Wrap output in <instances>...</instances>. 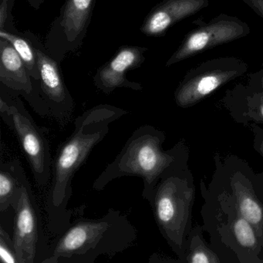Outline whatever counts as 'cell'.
I'll return each mask as SVG.
<instances>
[{"mask_svg":"<svg viewBox=\"0 0 263 263\" xmlns=\"http://www.w3.org/2000/svg\"><path fill=\"white\" fill-rule=\"evenodd\" d=\"M209 4V0H164L147 15L141 32L148 36H164L174 24L196 14Z\"/></svg>","mask_w":263,"mask_h":263,"instance_id":"7c38bea8","label":"cell"},{"mask_svg":"<svg viewBox=\"0 0 263 263\" xmlns=\"http://www.w3.org/2000/svg\"><path fill=\"white\" fill-rule=\"evenodd\" d=\"M96 0H66L46 36L44 46L61 64L82 46Z\"/></svg>","mask_w":263,"mask_h":263,"instance_id":"9c48e42d","label":"cell"},{"mask_svg":"<svg viewBox=\"0 0 263 263\" xmlns=\"http://www.w3.org/2000/svg\"><path fill=\"white\" fill-rule=\"evenodd\" d=\"M243 116L246 118L244 119L245 122L250 120L256 124H263V95L250 100L247 109L244 110Z\"/></svg>","mask_w":263,"mask_h":263,"instance_id":"ffe728a7","label":"cell"},{"mask_svg":"<svg viewBox=\"0 0 263 263\" xmlns=\"http://www.w3.org/2000/svg\"><path fill=\"white\" fill-rule=\"evenodd\" d=\"M250 127L254 134V147L263 157V128L253 124H251Z\"/></svg>","mask_w":263,"mask_h":263,"instance_id":"7402d4cb","label":"cell"},{"mask_svg":"<svg viewBox=\"0 0 263 263\" xmlns=\"http://www.w3.org/2000/svg\"><path fill=\"white\" fill-rule=\"evenodd\" d=\"M28 180L18 158L0 164V212L16 205Z\"/></svg>","mask_w":263,"mask_h":263,"instance_id":"2e32d148","label":"cell"},{"mask_svg":"<svg viewBox=\"0 0 263 263\" xmlns=\"http://www.w3.org/2000/svg\"><path fill=\"white\" fill-rule=\"evenodd\" d=\"M0 258L4 262L18 263L13 237L3 226L0 227Z\"/></svg>","mask_w":263,"mask_h":263,"instance_id":"d6986e66","label":"cell"},{"mask_svg":"<svg viewBox=\"0 0 263 263\" xmlns=\"http://www.w3.org/2000/svg\"><path fill=\"white\" fill-rule=\"evenodd\" d=\"M0 93V117L17 137L38 187H47L51 179L53 164L50 132L36 124L19 95L3 85Z\"/></svg>","mask_w":263,"mask_h":263,"instance_id":"5b68a950","label":"cell"},{"mask_svg":"<svg viewBox=\"0 0 263 263\" xmlns=\"http://www.w3.org/2000/svg\"><path fill=\"white\" fill-rule=\"evenodd\" d=\"M15 212L13 240L18 263H41L49 245L41 213L29 180L26 181Z\"/></svg>","mask_w":263,"mask_h":263,"instance_id":"ba28073f","label":"cell"},{"mask_svg":"<svg viewBox=\"0 0 263 263\" xmlns=\"http://www.w3.org/2000/svg\"><path fill=\"white\" fill-rule=\"evenodd\" d=\"M0 37L7 40L11 43L15 50L27 67L29 73L33 80V84L39 81L40 73L36 53L31 41L24 33H12L6 30H0Z\"/></svg>","mask_w":263,"mask_h":263,"instance_id":"e0dca14e","label":"cell"},{"mask_svg":"<svg viewBox=\"0 0 263 263\" xmlns=\"http://www.w3.org/2000/svg\"><path fill=\"white\" fill-rule=\"evenodd\" d=\"M229 183L232 193L224 197L238 214L253 226L263 246L262 201L258 198L252 181L240 171L231 175Z\"/></svg>","mask_w":263,"mask_h":263,"instance_id":"4fadbf2b","label":"cell"},{"mask_svg":"<svg viewBox=\"0 0 263 263\" xmlns=\"http://www.w3.org/2000/svg\"><path fill=\"white\" fill-rule=\"evenodd\" d=\"M248 66L235 58H220L205 61L187 72L175 90L177 105L189 108L229 81L241 76Z\"/></svg>","mask_w":263,"mask_h":263,"instance_id":"52a82bcc","label":"cell"},{"mask_svg":"<svg viewBox=\"0 0 263 263\" xmlns=\"http://www.w3.org/2000/svg\"><path fill=\"white\" fill-rule=\"evenodd\" d=\"M221 201L227 214V232L231 241L238 248L240 258L243 254L244 262H263L259 258L263 246L253 226L238 214L226 197L221 198Z\"/></svg>","mask_w":263,"mask_h":263,"instance_id":"9a60e30c","label":"cell"},{"mask_svg":"<svg viewBox=\"0 0 263 263\" xmlns=\"http://www.w3.org/2000/svg\"><path fill=\"white\" fill-rule=\"evenodd\" d=\"M195 198L194 177L184 165L171 169L163 175L150 204L160 232L181 262H184L192 229Z\"/></svg>","mask_w":263,"mask_h":263,"instance_id":"277c9868","label":"cell"},{"mask_svg":"<svg viewBox=\"0 0 263 263\" xmlns=\"http://www.w3.org/2000/svg\"><path fill=\"white\" fill-rule=\"evenodd\" d=\"M165 140L164 132L154 126L137 128L115 160L95 180L93 189L102 191L114 180L138 177L143 181V198L151 204L163 175L171 169L187 165L189 149L184 141L164 150Z\"/></svg>","mask_w":263,"mask_h":263,"instance_id":"3957f363","label":"cell"},{"mask_svg":"<svg viewBox=\"0 0 263 263\" xmlns=\"http://www.w3.org/2000/svg\"><path fill=\"white\" fill-rule=\"evenodd\" d=\"M249 33L250 27L247 24L235 16L221 13L209 24L191 31L169 58L166 67L178 64L216 46L245 37Z\"/></svg>","mask_w":263,"mask_h":263,"instance_id":"30bf717a","label":"cell"},{"mask_svg":"<svg viewBox=\"0 0 263 263\" xmlns=\"http://www.w3.org/2000/svg\"><path fill=\"white\" fill-rule=\"evenodd\" d=\"M12 9L10 0H1L0 5V30H5L9 17L11 15Z\"/></svg>","mask_w":263,"mask_h":263,"instance_id":"44dd1931","label":"cell"},{"mask_svg":"<svg viewBox=\"0 0 263 263\" xmlns=\"http://www.w3.org/2000/svg\"><path fill=\"white\" fill-rule=\"evenodd\" d=\"M10 7H11V9L13 8V0H10Z\"/></svg>","mask_w":263,"mask_h":263,"instance_id":"d4e9b609","label":"cell"},{"mask_svg":"<svg viewBox=\"0 0 263 263\" xmlns=\"http://www.w3.org/2000/svg\"><path fill=\"white\" fill-rule=\"evenodd\" d=\"M184 262L220 263L218 255L206 244L201 226L192 228L189 235Z\"/></svg>","mask_w":263,"mask_h":263,"instance_id":"ac0fdd59","label":"cell"},{"mask_svg":"<svg viewBox=\"0 0 263 263\" xmlns=\"http://www.w3.org/2000/svg\"><path fill=\"white\" fill-rule=\"evenodd\" d=\"M255 14L263 20V0H241Z\"/></svg>","mask_w":263,"mask_h":263,"instance_id":"603a6c76","label":"cell"},{"mask_svg":"<svg viewBox=\"0 0 263 263\" xmlns=\"http://www.w3.org/2000/svg\"><path fill=\"white\" fill-rule=\"evenodd\" d=\"M24 34L33 44L39 67L40 80L33 84L30 105L41 117H50L61 125H65L71 119L75 101L64 82L60 64L37 36L29 31Z\"/></svg>","mask_w":263,"mask_h":263,"instance_id":"8992f818","label":"cell"},{"mask_svg":"<svg viewBox=\"0 0 263 263\" xmlns=\"http://www.w3.org/2000/svg\"><path fill=\"white\" fill-rule=\"evenodd\" d=\"M0 82L7 90L22 95L30 104L33 98V80L11 43L0 37Z\"/></svg>","mask_w":263,"mask_h":263,"instance_id":"5bb4252c","label":"cell"},{"mask_svg":"<svg viewBox=\"0 0 263 263\" xmlns=\"http://www.w3.org/2000/svg\"><path fill=\"white\" fill-rule=\"evenodd\" d=\"M29 4L35 10H39L43 4L45 2V0H27Z\"/></svg>","mask_w":263,"mask_h":263,"instance_id":"cb8c5ba5","label":"cell"},{"mask_svg":"<svg viewBox=\"0 0 263 263\" xmlns=\"http://www.w3.org/2000/svg\"><path fill=\"white\" fill-rule=\"evenodd\" d=\"M138 232L125 214L110 208L99 218L76 217L49 245L41 263H93L133 247Z\"/></svg>","mask_w":263,"mask_h":263,"instance_id":"7a4b0ae2","label":"cell"},{"mask_svg":"<svg viewBox=\"0 0 263 263\" xmlns=\"http://www.w3.org/2000/svg\"><path fill=\"white\" fill-rule=\"evenodd\" d=\"M128 112L109 104H100L75 120L71 135L61 143L53 158L50 187L46 198L47 228L58 235L71 222L73 211L68 204L73 195L72 182L93 149L104 140L110 125Z\"/></svg>","mask_w":263,"mask_h":263,"instance_id":"6da1fadb","label":"cell"},{"mask_svg":"<svg viewBox=\"0 0 263 263\" xmlns=\"http://www.w3.org/2000/svg\"><path fill=\"white\" fill-rule=\"evenodd\" d=\"M145 47L124 46L121 47L113 58L100 67L93 77V82L98 90L105 95H110L118 88L141 90L142 86L132 82L126 78L129 70L139 68L144 60Z\"/></svg>","mask_w":263,"mask_h":263,"instance_id":"8fae6325","label":"cell"}]
</instances>
